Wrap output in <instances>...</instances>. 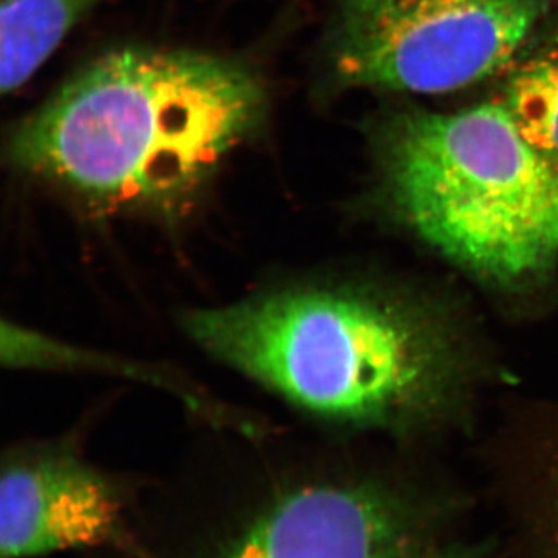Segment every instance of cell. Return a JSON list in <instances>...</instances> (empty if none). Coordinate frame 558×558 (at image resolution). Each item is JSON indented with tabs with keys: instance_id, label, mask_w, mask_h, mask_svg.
<instances>
[{
	"instance_id": "cell-1",
	"label": "cell",
	"mask_w": 558,
	"mask_h": 558,
	"mask_svg": "<svg viewBox=\"0 0 558 558\" xmlns=\"http://www.w3.org/2000/svg\"><path fill=\"white\" fill-rule=\"evenodd\" d=\"M266 89L240 62L124 49L84 69L14 131L11 160L105 205H172L252 137Z\"/></svg>"
},
{
	"instance_id": "cell-2",
	"label": "cell",
	"mask_w": 558,
	"mask_h": 558,
	"mask_svg": "<svg viewBox=\"0 0 558 558\" xmlns=\"http://www.w3.org/2000/svg\"><path fill=\"white\" fill-rule=\"evenodd\" d=\"M391 199L418 236L497 282L548 269L558 256V167L505 105L399 113L380 132Z\"/></svg>"
},
{
	"instance_id": "cell-3",
	"label": "cell",
	"mask_w": 558,
	"mask_h": 558,
	"mask_svg": "<svg viewBox=\"0 0 558 558\" xmlns=\"http://www.w3.org/2000/svg\"><path fill=\"white\" fill-rule=\"evenodd\" d=\"M202 347L304 409L374 421L427 398L439 349L416 319L332 290H284L189 319Z\"/></svg>"
},
{
	"instance_id": "cell-4",
	"label": "cell",
	"mask_w": 558,
	"mask_h": 558,
	"mask_svg": "<svg viewBox=\"0 0 558 558\" xmlns=\"http://www.w3.org/2000/svg\"><path fill=\"white\" fill-rule=\"evenodd\" d=\"M548 0H340L329 65L341 87L442 94L512 60Z\"/></svg>"
},
{
	"instance_id": "cell-5",
	"label": "cell",
	"mask_w": 558,
	"mask_h": 558,
	"mask_svg": "<svg viewBox=\"0 0 558 558\" xmlns=\"http://www.w3.org/2000/svg\"><path fill=\"white\" fill-rule=\"evenodd\" d=\"M428 538L421 510L391 492L315 486L279 498L216 558H416Z\"/></svg>"
},
{
	"instance_id": "cell-6",
	"label": "cell",
	"mask_w": 558,
	"mask_h": 558,
	"mask_svg": "<svg viewBox=\"0 0 558 558\" xmlns=\"http://www.w3.org/2000/svg\"><path fill=\"white\" fill-rule=\"evenodd\" d=\"M123 543L116 490L78 459L50 454L22 459L3 470L2 558L43 557Z\"/></svg>"
},
{
	"instance_id": "cell-7",
	"label": "cell",
	"mask_w": 558,
	"mask_h": 558,
	"mask_svg": "<svg viewBox=\"0 0 558 558\" xmlns=\"http://www.w3.org/2000/svg\"><path fill=\"white\" fill-rule=\"evenodd\" d=\"M102 0H2L0 87L20 89Z\"/></svg>"
},
{
	"instance_id": "cell-8",
	"label": "cell",
	"mask_w": 558,
	"mask_h": 558,
	"mask_svg": "<svg viewBox=\"0 0 558 558\" xmlns=\"http://www.w3.org/2000/svg\"><path fill=\"white\" fill-rule=\"evenodd\" d=\"M505 108L520 134L558 167V39L512 73Z\"/></svg>"
},
{
	"instance_id": "cell-9",
	"label": "cell",
	"mask_w": 558,
	"mask_h": 558,
	"mask_svg": "<svg viewBox=\"0 0 558 558\" xmlns=\"http://www.w3.org/2000/svg\"><path fill=\"white\" fill-rule=\"evenodd\" d=\"M416 558H484V556L480 549L472 548V546L453 545L440 546V548L429 546Z\"/></svg>"
}]
</instances>
